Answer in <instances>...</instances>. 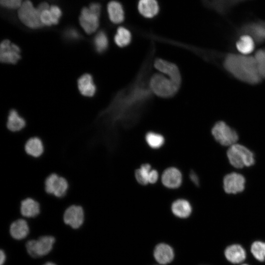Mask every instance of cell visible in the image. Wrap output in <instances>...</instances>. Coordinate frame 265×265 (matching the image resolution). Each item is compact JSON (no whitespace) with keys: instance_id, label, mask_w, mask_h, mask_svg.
<instances>
[{"instance_id":"9c48e42d","label":"cell","mask_w":265,"mask_h":265,"mask_svg":"<svg viewBox=\"0 0 265 265\" xmlns=\"http://www.w3.org/2000/svg\"><path fill=\"white\" fill-rule=\"evenodd\" d=\"M21 58V50L19 46L8 39L2 40L0 45V60L1 62L15 64Z\"/></svg>"},{"instance_id":"ba28073f","label":"cell","mask_w":265,"mask_h":265,"mask_svg":"<svg viewBox=\"0 0 265 265\" xmlns=\"http://www.w3.org/2000/svg\"><path fill=\"white\" fill-rule=\"evenodd\" d=\"M85 220V214L83 208L78 205H71L68 207L63 214L64 224L73 229L81 227Z\"/></svg>"},{"instance_id":"603a6c76","label":"cell","mask_w":265,"mask_h":265,"mask_svg":"<svg viewBox=\"0 0 265 265\" xmlns=\"http://www.w3.org/2000/svg\"><path fill=\"white\" fill-rule=\"evenodd\" d=\"M172 212L180 218L188 217L192 212L190 203L184 199H179L174 202L171 206Z\"/></svg>"},{"instance_id":"83f0119b","label":"cell","mask_w":265,"mask_h":265,"mask_svg":"<svg viewBox=\"0 0 265 265\" xmlns=\"http://www.w3.org/2000/svg\"><path fill=\"white\" fill-rule=\"evenodd\" d=\"M148 145L153 149L161 147L164 142V138L161 134L154 132H149L145 136Z\"/></svg>"},{"instance_id":"7402d4cb","label":"cell","mask_w":265,"mask_h":265,"mask_svg":"<svg viewBox=\"0 0 265 265\" xmlns=\"http://www.w3.org/2000/svg\"><path fill=\"white\" fill-rule=\"evenodd\" d=\"M138 10L143 17L151 18L158 13L159 6L156 0H139Z\"/></svg>"},{"instance_id":"7a4b0ae2","label":"cell","mask_w":265,"mask_h":265,"mask_svg":"<svg viewBox=\"0 0 265 265\" xmlns=\"http://www.w3.org/2000/svg\"><path fill=\"white\" fill-rule=\"evenodd\" d=\"M227 156L231 165L238 169L250 167L255 162L253 152L240 144L235 143L229 146Z\"/></svg>"},{"instance_id":"484cf974","label":"cell","mask_w":265,"mask_h":265,"mask_svg":"<svg viewBox=\"0 0 265 265\" xmlns=\"http://www.w3.org/2000/svg\"><path fill=\"white\" fill-rule=\"evenodd\" d=\"M131 39L130 31L126 28L120 26L118 28L114 39L117 46L123 47L130 44Z\"/></svg>"},{"instance_id":"e0dca14e","label":"cell","mask_w":265,"mask_h":265,"mask_svg":"<svg viewBox=\"0 0 265 265\" xmlns=\"http://www.w3.org/2000/svg\"><path fill=\"white\" fill-rule=\"evenodd\" d=\"M182 176L180 171L175 167L166 169L162 173L161 181L163 185L169 188H176L182 183Z\"/></svg>"},{"instance_id":"d4e9b609","label":"cell","mask_w":265,"mask_h":265,"mask_svg":"<svg viewBox=\"0 0 265 265\" xmlns=\"http://www.w3.org/2000/svg\"><path fill=\"white\" fill-rule=\"evenodd\" d=\"M93 41L94 49L97 53H104L108 48V37L106 32L103 30L96 34Z\"/></svg>"},{"instance_id":"3957f363","label":"cell","mask_w":265,"mask_h":265,"mask_svg":"<svg viewBox=\"0 0 265 265\" xmlns=\"http://www.w3.org/2000/svg\"><path fill=\"white\" fill-rule=\"evenodd\" d=\"M18 16L21 22L30 28L38 29L43 26L40 20V12L29 0L23 1L18 9Z\"/></svg>"},{"instance_id":"d590c367","label":"cell","mask_w":265,"mask_h":265,"mask_svg":"<svg viewBox=\"0 0 265 265\" xmlns=\"http://www.w3.org/2000/svg\"><path fill=\"white\" fill-rule=\"evenodd\" d=\"M159 178V174L156 170H151L148 176V182L150 184H155Z\"/></svg>"},{"instance_id":"ab89813d","label":"cell","mask_w":265,"mask_h":265,"mask_svg":"<svg viewBox=\"0 0 265 265\" xmlns=\"http://www.w3.org/2000/svg\"><path fill=\"white\" fill-rule=\"evenodd\" d=\"M43 265H55V264L54 263H53L49 262L46 263L45 264H44Z\"/></svg>"},{"instance_id":"74e56055","label":"cell","mask_w":265,"mask_h":265,"mask_svg":"<svg viewBox=\"0 0 265 265\" xmlns=\"http://www.w3.org/2000/svg\"><path fill=\"white\" fill-rule=\"evenodd\" d=\"M50 6L46 2H42L40 3L36 7L38 10L41 13L42 11L49 9Z\"/></svg>"},{"instance_id":"1f68e13d","label":"cell","mask_w":265,"mask_h":265,"mask_svg":"<svg viewBox=\"0 0 265 265\" xmlns=\"http://www.w3.org/2000/svg\"><path fill=\"white\" fill-rule=\"evenodd\" d=\"M49 9L45 10L40 13V20L43 26H52L53 25Z\"/></svg>"},{"instance_id":"5bb4252c","label":"cell","mask_w":265,"mask_h":265,"mask_svg":"<svg viewBox=\"0 0 265 265\" xmlns=\"http://www.w3.org/2000/svg\"><path fill=\"white\" fill-rule=\"evenodd\" d=\"M20 212L23 218H35L41 213L40 204L33 198L27 197L21 201Z\"/></svg>"},{"instance_id":"7c38bea8","label":"cell","mask_w":265,"mask_h":265,"mask_svg":"<svg viewBox=\"0 0 265 265\" xmlns=\"http://www.w3.org/2000/svg\"><path fill=\"white\" fill-rule=\"evenodd\" d=\"M155 68L165 74L177 86L180 87L181 78L177 66L172 63L162 59H157L154 63Z\"/></svg>"},{"instance_id":"d6a6232c","label":"cell","mask_w":265,"mask_h":265,"mask_svg":"<svg viewBox=\"0 0 265 265\" xmlns=\"http://www.w3.org/2000/svg\"><path fill=\"white\" fill-rule=\"evenodd\" d=\"M49 10L52 15L53 25L57 24L62 15L61 9L57 6L53 5L50 6Z\"/></svg>"},{"instance_id":"5b68a950","label":"cell","mask_w":265,"mask_h":265,"mask_svg":"<svg viewBox=\"0 0 265 265\" xmlns=\"http://www.w3.org/2000/svg\"><path fill=\"white\" fill-rule=\"evenodd\" d=\"M150 87L156 95L163 98L173 96L179 88L169 78L159 74L152 77Z\"/></svg>"},{"instance_id":"8fae6325","label":"cell","mask_w":265,"mask_h":265,"mask_svg":"<svg viewBox=\"0 0 265 265\" xmlns=\"http://www.w3.org/2000/svg\"><path fill=\"white\" fill-rule=\"evenodd\" d=\"M99 16L91 12L88 7L82 8L79 22L86 33L91 34L97 30L99 26Z\"/></svg>"},{"instance_id":"cb8c5ba5","label":"cell","mask_w":265,"mask_h":265,"mask_svg":"<svg viewBox=\"0 0 265 265\" xmlns=\"http://www.w3.org/2000/svg\"><path fill=\"white\" fill-rule=\"evenodd\" d=\"M236 46L240 53L243 55H247L254 50L255 41L250 35L244 34L239 38Z\"/></svg>"},{"instance_id":"8992f818","label":"cell","mask_w":265,"mask_h":265,"mask_svg":"<svg viewBox=\"0 0 265 265\" xmlns=\"http://www.w3.org/2000/svg\"><path fill=\"white\" fill-rule=\"evenodd\" d=\"M212 133L215 140L224 146H230L237 142L238 135L235 130L225 122L220 121L212 127Z\"/></svg>"},{"instance_id":"f1b7e54d","label":"cell","mask_w":265,"mask_h":265,"mask_svg":"<svg viewBox=\"0 0 265 265\" xmlns=\"http://www.w3.org/2000/svg\"><path fill=\"white\" fill-rule=\"evenodd\" d=\"M251 252L254 258L259 261L265 260V242L255 241L251 246Z\"/></svg>"},{"instance_id":"4316f807","label":"cell","mask_w":265,"mask_h":265,"mask_svg":"<svg viewBox=\"0 0 265 265\" xmlns=\"http://www.w3.org/2000/svg\"><path fill=\"white\" fill-rule=\"evenodd\" d=\"M151 167L149 164H142L140 168L135 171V178L137 182L142 185H146L149 183L148 176Z\"/></svg>"},{"instance_id":"44dd1931","label":"cell","mask_w":265,"mask_h":265,"mask_svg":"<svg viewBox=\"0 0 265 265\" xmlns=\"http://www.w3.org/2000/svg\"><path fill=\"white\" fill-rule=\"evenodd\" d=\"M107 10L111 22L117 24L123 22L125 18L124 11L119 2L115 0L109 1L107 6Z\"/></svg>"},{"instance_id":"277c9868","label":"cell","mask_w":265,"mask_h":265,"mask_svg":"<svg viewBox=\"0 0 265 265\" xmlns=\"http://www.w3.org/2000/svg\"><path fill=\"white\" fill-rule=\"evenodd\" d=\"M55 239L52 236H41L37 239H31L26 243L27 253L34 258L42 257L49 254L53 249Z\"/></svg>"},{"instance_id":"8d00e7d4","label":"cell","mask_w":265,"mask_h":265,"mask_svg":"<svg viewBox=\"0 0 265 265\" xmlns=\"http://www.w3.org/2000/svg\"><path fill=\"white\" fill-rule=\"evenodd\" d=\"M189 178L191 182L196 186H199L200 182L197 175L193 171H191L189 173Z\"/></svg>"},{"instance_id":"836d02e7","label":"cell","mask_w":265,"mask_h":265,"mask_svg":"<svg viewBox=\"0 0 265 265\" xmlns=\"http://www.w3.org/2000/svg\"><path fill=\"white\" fill-rule=\"evenodd\" d=\"M64 37L67 40L69 41H77L80 38L78 31L73 28L68 29L65 32Z\"/></svg>"},{"instance_id":"2e32d148","label":"cell","mask_w":265,"mask_h":265,"mask_svg":"<svg viewBox=\"0 0 265 265\" xmlns=\"http://www.w3.org/2000/svg\"><path fill=\"white\" fill-rule=\"evenodd\" d=\"M79 92L83 96L91 97L95 95L97 87L92 76L89 73L82 75L77 80Z\"/></svg>"},{"instance_id":"9a60e30c","label":"cell","mask_w":265,"mask_h":265,"mask_svg":"<svg viewBox=\"0 0 265 265\" xmlns=\"http://www.w3.org/2000/svg\"><path fill=\"white\" fill-rule=\"evenodd\" d=\"M9 233L13 238L21 240L25 238L29 232V227L27 221L20 217L13 221L9 225Z\"/></svg>"},{"instance_id":"f35d334b","label":"cell","mask_w":265,"mask_h":265,"mask_svg":"<svg viewBox=\"0 0 265 265\" xmlns=\"http://www.w3.org/2000/svg\"><path fill=\"white\" fill-rule=\"evenodd\" d=\"M6 260V255L2 249L0 250V265H3Z\"/></svg>"},{"instance_id":"e575fe53","label":"cell","mask_w":265,"mask_h":265,"mask_svg":"<svg viewBox=\"0 0 265 265\" xmlns=\"http://www.w3.org/2000/svg\"><path fill=\"white\" fill-rule=\"evenodd\" d=\"M88 8L91 12L100 16L101 11V6L99 3L97 2L91 3Z\"/></svg>"},{"instance_id":"4dcf8cb0","label":"cell","mask_w":265,"mask_h":265,"mask_svg":"<svg viewBox=\"0 0 265 265\" xmlns=\"http://www.w3.org/2000/svg\"><path fill=\"white\" fill-rule=\"evenodd\" d=\"M23 2V0H0L1 6L9 9H19Z\"/></svg>"},{"instance_id":"f546056e","label":"cell","mask_w":265,"mask_h":265,"mask_svg":"<svg viewBox=\"0 0 265 265\" xmlns=\"http://www.w3.org/2000/svg\"><path fill=\"white\" fill-rule=\"evenodd\" d=\"M254 57L262 78H265V49L258 50Z\"/></svg>"},{"instance_id":"6da1fadb","label":"cell","mask_w":265,"mask_h":265,"mask_svg":"<svg viewBox=\"0 0 265 265\" xmlns=\"http://www.w3.org/2000/svg\"><path fill=\"white\" fill-rule=\"evenodd\" d=\"M224 67L233 76L249 84H257L262 79L253 56L229 54L224 60Z\"/></svg>"},{"instance_id":"4fadbf2b","label":"cell","mask_w":265,"mask_h":265,"mask_svg":"<svg viewBox=\"0 0 265 265\" xmlns=\"http://www.w3.org/2000/svg\"><path fill=\"white\" fill-rule=\"evenodd\" d=\"M6 127L12 132H19L27 126V120L15 109H11L6 116Z\"/></svg>"},{"instance_id":"ac0fdd59","label":"cell","mask_w":265,"mask_h":265,"mask_svg":"<svg viewBox=\"0 0 265 265\" xmlns=\"http://www.w3.org/2000/svg\"><path fill=\"white\" fill-rule=\"evenodd\" d=\"M24 149L26 153L33 158L41 157L45 150L42 140L37 136L29 138L25 143Z\"/></svg>"},{"instance_id":"ffe728a7","label":"cell","mask_w":265,"mask_h":265,"mask_svg":"<svg viewBox=\"0 0 265 265\" xmlns=\"http://www.w3.org/2000/svg\"><path fill=\"white\" fill-rule=\"evenodd\" d=\"M224 255L229 262L234 264L242 263L246 257L244 249L237 244L228 246L225 250Z\"/></svg>"},{"instance_id":"52a82bcc","label":"cell","mask_w":265,"mask_h":265,"mask_svg":"<svg viewBox=\"0 0 265 265\" xmlns=\"http://www.w3.org/2000/svg\"><path fill=\"white\" fill-rule=\"evenodd\" d=\"M44 187L48 194L61 198L66 195L69 184L65 177L56 173H52L46 178Z\"/></svg>"},{"instance_id":"d6986e66","label":"cell","mask_w":265,"mask_h":265,"mask_svg":"<svg viewBox=\"0 0 265 265\" xmlns=\"http://www.w3.org/2000/svg\"><path fill=\"white\" fill-rule=\"evenodd\" d=\"M154 256L159 264L165 265L173 260L174 253L170 246L165 243H159L154 249Z\"/></svg>"},{"instance_id":"30bf717a","label":"cell","mask_w":265,"mask_h":265,"mask_svg":"<svg viewBox=\"0 0 265 265\" xmlns=\"http://www.w3.org/2000/svg\"><path fill=\"white\" fill-rule=\"evenodd\" d=\"M245 182V179L242 174L235 172H231L224 176L223 187L227 193L236 194L244 190Z\"/></svg>"},{"instance_id":"60d3db41","label":"cell","mask_w":265,"mask_h":265,"mask_svg":"<svg viewBox=\"0 0 265 265\" xmlns=\"http://www.w3.org/2000/svg\"><path fill=\"white\" fill-rule=\"evenodd\" d=\"M248 265L247 264H243V265Z\"/></svg>"}]
</instances>
